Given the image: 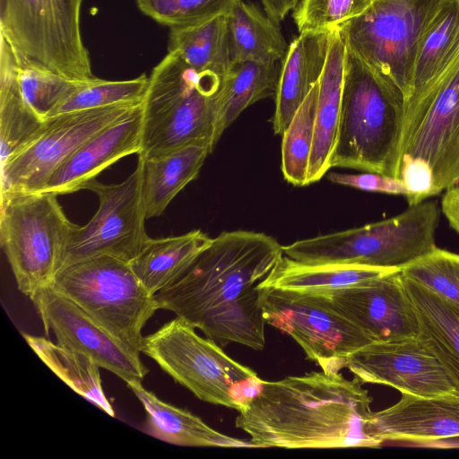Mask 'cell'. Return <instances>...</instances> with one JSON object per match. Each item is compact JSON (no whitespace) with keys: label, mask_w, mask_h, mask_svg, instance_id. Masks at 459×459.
<instances>
[{"label":"cell","mask_w":459,"mask_h":459,"mask_svg":"<svg viewBox=\"0 0 459 459\" xmlns=\"http://www.w3.org/2000/svg\"><path fill=\"white\" fill-rule=\"evenodd\" d=\"M282 255V246L264 233L222 232L153 298L159 309L173 312L218 344L262 351L264 281Z\"/></svg>","instance_id":"6da1fadb"},{"label":"cell","mask_w":459,"mask_h":459,"mask_svg":"<svg viewBox=\"0 0 459 459\" xmlns=\"http://www.w3.org/2000/svg\"><path fill=\"white\" fill-rule=\"evenodd\" d=\"M372 398L341 373L311 372L264 381L235 420L255 448L380 447L365 430Z\"/></svg>","instance_id":"7a4b0ae2"},{"label":"cell","mask_w":459,"mask_h":459,"mask_svg":"<svg viewBox=\"0 0 459 459\" xmlns=\"http://www.w3.org/2000/svg\"><path fill=\"white\" fill-rule=\"evenodd\" d=\"M404 114L403 94L347 49L331 169L397 178Z\"/></svg>","instance_id":"3957f363"},{"label":"cell","mask_w":459,"mask_h":459,"mask_svg":"<svg viewBox=\"0 0 459 459\" xmlns=\"http://www.w3.org/2000/svg\"><path fill=\"white\" fill-rule=\"evenodd\" d=\"M221 80L168 51L149 77L138 156L149 158L194 143H210L214 148Z\"/></svg>","instance_id":"277c9868"},{"label":"cell","mask_w":459,"mask_h":459,"mask_svg":"<svg viewBox=\"0 0 459 459\" xmlns=\"http://www.w3.org/2000/svg\"><path fill=\"white\" fill-rule=\"evenodd\" d=\"M441 206L427 201L392 218L282 246L283 255L304 264H342L402 269L437 247Z\"/></svg>","instance_id":"5b68a950"},{"label":"cell","mask_w":459,"mask_h":459,"mask_svg":"<svg viewBox=\"0 0 459 459\" xmlns=\"http://www.w3.org/2000/svg\"><path fill=\"white\" fill-rule=\"evenodd\" d=\"M195 329L176 316L143 338L141 352L200 400L243 411L264 380Z\"/></svg>","instance_id":"8992f818"},{"label":"cell","mask_w":459,"mask_h":459,"mask_svg":"<svg viewBox=\"0 0 459 459\" xmlns=\"http://www.w3.org/2000/svg\"><path fill=\"white\" fill-rule=\"evenodd\" d=\"M50 286L140 354L142 330L159 308L129 263L110 255L92 256L59 269Z\"/></svg>","instance_id":"52a82bcc"},{"label":"cell","mask_w":459,"mask_h":459,"mask_svg":"<svg viewBox=\"0 0 459 459\" xmlns=\"http://www.w3.org/2000/svg\"><path fill=\"white\" fill-rule=\"evenodd\" d=\"M83 0H0V35L19 60L74 81L95 78L82 37Z\"/></svg>","instance_id":"ba28073f"},{"label":"cell","mask_w":459,"mask_h":459,"mask_svg":"<svg viewBox=\"0 0 459 459\" xmlns=\"http://www.w3.org/2000/svg\"><path fill=\"white\" fill-rule=\"evenodd\" d=\"M73 224L54 193H1V246L19 290L30 299L51 285Z\"/></svg>","instance_id":"9c48e42d"},{"label":"cell","mask_w":459,"mask_h":459,"mask_svg":"<svg viewBox=\"0 0 459 459\" xmlns=\"http://www.w3.org/2000/svg\"><path fill=\"white\" fill-rule=\"evenodd\" d=\"M442 0H373L339 29L348 50L403 96L412 90L420 40Z\"/></svg>","instance_id":"30bf717a"},{"label":"cell","mask_w":459,"mask_h":459,"mask_svg":"<svg viewBox=\"0 0 459 459\" xmlns=\"http://www.w3.org/2000/svg\"><path fill=\"white\" fill-rule=\"evenodd\" d=\"M143 161L118 184L93 179L84 189L94 192L99 207L83 226L73 224L60 268L97 255H110L130 263L149 238L145 231L146 210L143 193Z\"/></svg>","instance_id":"8fae6325"},{"label":"cell","mask_w":459,"mask_h":459,"mask_svg":"<svg viewBox=\"0 0 459 459\" xmlns=\"http://www.w3.org/2000/svg\"><path fill=\"white\" fill-rule=\"evenodd\" d=\"M266 324L292 337L323 371L339 373L347 358L373 342L316 292L269 288L264 303Z\"/></svg>","instance_id":"7c38bea8"},{"label":"cell","mask_w":459,"mask_h":459,"mask_svg":"<svg viewBox=\"0 0 459 459\" xmlns=\"http://www.w3.org/2000/svg\"><path fill=\"white\" fill-rule=\"evenodd\" d=\"M137 105H115L49 117L1 161V193L41 191L79 146Z\"/></svg>","instance_id":"4fadbf2b"},{"label":"cell","mask_w":459,"mask_h":459,"mask_svg":"<svg viewBox=\"0 0 459 459\" xmlns=\"http://www.w3.org/2000/svg\"><path fill=\"white\" fill-rule=\"evenodd\" d=\"M403 158L430 166L437 195L459 186V60L405 117L399 162Z\"/></svg>","instance_id":"5bb4252c"},{"label":"cell","mask_w":459,"mask_h":459,"mask_svg":"<svg viewBox=\"0 0 459 459\" xmlns=\"http://www.w3.org/2000/svg\"><path fill=\"white\" fill-rule=\"evenodd\" d=\"M30 299L47 335L51 332L58 344L90 356L100 368L126 384L143 383L149 369L140 354L116 339L73 300L51 286L39 290Z\"/></svg>","instance_id":"9a60e30c"},{"label":"cell","mask_w":459,"mask_h":459,"mask_svg":"<svg viewBox=\"0 0 459 459\" xmlns=\"http://www.w3.org/2000/svg\"><path fill=\"white\" fill-rule=\"evenodd\" d=\"M345 368L362 384L385 385L420 397L458 396L437 359L417 338L373 342L351 354Z\"/></svg>","instance_id":"2e32d148"},{"label":"cell","mask_w":459,"mask_h":459,"mask_svg":"<svg viewBox=\"0 0 459 459\" xmlns=\"http://www.w3.org/2000/svg\"><path fill=\"white\" fill-rule=\"evenodd\" d=\"M316 293L372 342L417 338L418 320L401 270L348 288Z\"/></svg>","instance_id":"e0dca14e"},{"label":"cell","mask_w":459,"mask_h":459,"mask_svg":"<svg viewBox=\"0 0 459 459\" xmlns=\"http://www.w3.org/2000/svg\"><path fill=\"white\" fill-rule=\"evenodd\" d=\"M365 430L379 446L406 443L459 447V397L427 398L402 394L394 405L371 411Z\"/></svg>","instance_id":"ac0fdd59"},{"label":"cell","mask_w":459,"mask_h":459,"mask_svg":"<svg viewBox=\"0 0 459 459\" xmlns=\"http://www.w3.org/2000/svg\"><path fill=\"white\" fill-rule=\"evenodd\" d=\"M142 103L79 146L57 168L41 191L59 195L84 189L111 164L126 156L138 154L142 140Z\"/></svg>","instance_id":"d6986e66"},{"label":"cell","mask_w":459,"mask_h":459,"mask_svg":"<svg viewBox=\"0 0 459 459\" xmlns=\"http://www.w3.org/2000/svg\"><path fill=\"white\" fill-rule=\"evenodd\" d=\"M331 32H303L288 47L282 59L273 117V133L281 135L296 110L323 74Z\"/></svg>","instance_id":"ffe728a7"},{"label":"cell","mask_w":459,"mask_h":459,"mask_svg":"<svg viewBox=\"0 0 459 459\" xmlns=\"http://www.w3.org/2000/svg\"><path fill=\"white\" fill-rule=\"evenodd\" d=\"M459 60V0H442L418 46L404 119Z\"/></svg>","instance_id":"44dd1931"},{"label":"cell","mask_w":459,"mask_h":459,"mask_svg":"<svg viewBox=\"0 0 459 459\" xmlns=\"http://www.w3.org/2000/svg\"><path fill=\"white\" fill-rule=\"evenodd\" d=\"M346 51L339 29L333 30L326 63L318 82L307 185L320 180L331 169L340 123Z\"/></svg>","instance_id":"7402d4cb"},{"label":"cell","mask_w":459,"mask_h":459,"mask_svg":"<svg viewBox=\"0 0 459 459\" xmlns=\"http://www.w3.org/2000/svg\"><path fill=\"white\" fill-rule=\"evenodd\" d=\"M126 385L146 411L143 431L155 438L183 446L255 448L250 441L222 434L190 411L160 400L140 382Z\"/></svg>","instance_id":"603a6c76"},{"label":"cell","mask_w":459,"mask_h":459,"mask_svg":"<svg viewBox=\"0 0 459 459\" xmlns=\"http://www.w3.org/2000/svg\"><path fill=\"white\" fill-rule=\"evenodd\" d=\"M403 278L418 320L417 340L437 359L459 396V308Z\"/></svg>","instance_id":"cb8c5ba5"},{"label":"cell","mask_w":459,"mask_h":459,"mask_svg":"<svg viewBox=\"0 0 459 459\" xmlns=\"http://www.w3.org/2000/svg\"><path fill=\"white\" fill-rule=\"evenodd\" d=\"M210 143H194L143 158V193L147 219L160 216L170 202L199 174L212 152Z\"/></svg>","instance_id":"d4e9b609"},{"label":"cell","mask_w":459,"mask_h":459,"mask_svg":"<svg viewBox=\"0 0 459 459\" xmlns=\"http://www.w3.org/2000/svg\"><path fill=\"white\" fill-rule=\"evenodd\" d=\"M212 240L200 230L179 236L149 238L129 264L145 289L154 296L179 278Z\"/></svg>","instance_id":"484cf974"},{"label":"cell","mask_w":459,"mask_h":459,"mask_svg":"<svg viewBox=\"0 0 459 459\" xmlns=\"http://www.w3.org/2000/svg\"><path fill=\"white\" fill-rule=\"evenodd\" d=\"M396 268L342 264H304L282 255L264 281V287L303 292L348 288L394 272Z\"/></svg>","instance_id":"4316f807"},{"label":"cell","mask_w":459,"mask_h":459,"mask_svg":"<svg viewBox=\"0 0 459 459\" xmlns=\"http://www.w3.org/2000/svg\"><path fill=\"white\" fill-rule=\"evenodd\" d=\"M227 20L231 63L274 65L283 59L289 46L279 23L256 6L238 0Z\"/></svg>","instance_id":"83f0119b"},{"label":"cell","mask_w":459,"mask_h":459,"mask_svg":"<svg viewBox=\"0 0 459 459\" xmlns=\"http://www.w3.org/2000/svg\"><path fill=\"white\" fill-rule=\"evenodd\" d=\"M280 68L252 61L231 63L221 76L217 98L215 143L250 105L274 97Z\"/></svg>","instance_id":"f1b7e54d"},{"label":"cell","mask_w":459,"mask_h":459,"mask_svg":"<svg viewBox=\"0 0 459 459\" xmlns=\"http://www.w3.org/2000/svg\"><path fill=\"white\" fill-rule=\"evenodd\" d=\"M168 50L198 72L222 76L231 64L227 15L170 28Z\"/></svg>","instance_id":"f546056e"},{"label":"cell","mask_w":459,"mask_h":459,"mask_svg":"<svg viewBox=\"0 0 459 459\" xmlns=\"http://www.w3.org/2000/svg\"><path fill=\"white\" fill-rule=\"evenodd\" d=\"M25 341L45 365L75 393L110 417L115 411L106 397L99 365L88 355L45 337L22 333Z\"/></svg>","instance_id":"4dcf8cb0"},{"label":"cell","mask_w":459,"mask_h":459,"mask_svg":"<svg viewBox=\"0 0 459 459\" xmlns=\"http://www.w3.org/2000/svg\"><path fill=\"white\" fill-rule=\"evenodd\" d=\"M317 89L318 82L296 110L281 134V171L285 180L296 186H307L314 140Z\"/></svg>","instance_id":"1f68e13d"},{"label":"cell","mask_w":459,"mask_h":459,"mask_svg":"<svg viewBox=\"0 0 459 459\" xmlns=\"http://www.w3.org/2000/svg\"><path fill=\"white\" fill-rule=\"evenodd\" d=\"M148 82L149 78L144 74L124 81H109L98 77L81 81L51 117L115 105L140 104L145 96Z\"/></svg>","instance_id":"d6a6232c"},{"label":"cell","mask_w":459,"mask_h":459,"mask_svg":"<svg viewBox=\"0 0 459 459\" xmlns=\"http://www.w3.org/2000/svg\"><path fill=\"white\" fill-rule=\"evenodd\" d=\"M402 274L459 308V255L437 247L401 269Z\"/></svg>","instance_id":"836d02e7"},{"label":"cell","mask_w":459,"mask_h":459,"mask_svg":"<svg viewBox=\"0 0 459 459\" xmlns=\"http://www.w3.org/2000/svg\"><path fill=\"white\" fill-rule=\"evenodd\" d=\"M238 0H136L143 13L157 22L173 27L198 23L228 15Z\"/></svg>","instance_id":"e575fe53"},{"label":"cell","mask_w":459,"mask_h":459,"mask_svg":"<svg viewBox=\"0 0 459 459\" xmlns=\"http://www.w3.org/2000/svg\"><path fill=\"white\" fill-rule=\"evenodd\" d=\"M373 0H299L292 17L299 31L331 32L360 15Z\"/></svg>","instance_id":"d590c367"},{"label":"cell","mask_w":459,"mask_h":459,"mask_svg":"<svg viewBox=\"0 0 459 459\" xmlns=\"http://www.w3.org/2000/svg\"><path fill=\"white\" fill-rule=\"evenodd\" d=\"M397 178L402 179L408 190L405 197L409 206L424 202L437 195L434 176L430 166L418 158H403L398 166Z\"/></svg>","instance_id":"8d00e7d4"},{"label":"cell","mask_w":459,"mask_h":459,"mask_svg":"<svg viewBox=\"0 0 459 459\" xmlns=\"http://www.w3.org/2000/svg\"><path fill=\"white\" fill-rule=\"evenodd\" d=\"M327 178L334 184L355 189L388 195H398L406 197L408 190L402 179L391 176L373 172L346 174L332 172Z\"/></svg>","instance_id":"74e56055"},{"label":"cell","mask_w":459,"mask_h":459,"mask_svg":"<svg viewBox=\"0 0 459 459\" xmlns=\"http://www.w3.org/2000/svg\"><path fill=\"white\" fill-rule=\"evenodd\" d=\"M440 206L450 227L459 235V186L445 191Z\"/></svg>","instance_id":"f35d334b"},{"label":"cell","mask_w":459,"mask_h":459,"mask_svg":"<svg viewBox=\"0 0 459 459\" xmlns=\"http://www.w3.org/2000/svg\"><path fill=\"white\" fill-rule=\"evenodd\" d=\"M268 17L279 23L296 7L299 0H261Z\"/></svg>","instance_id":"ab89813d"}]
</instances>
